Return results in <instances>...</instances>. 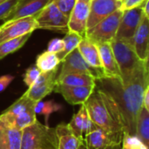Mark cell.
I'll return each instance as SVG.
<instances>
[{"label": "cell", "instance_id": "9", "mask_svg": "<svg viewBox=\"0 0 149 149\" xmlns=\"http://www.w3.org/2000/svg\"><path fill=\"white\" fill-rule=\"evenodd\" d=\"M143 14L142 10L139 7L124 10L114 39L127 42L131 45Z\"/></svg>", "mask_w": 149, "mask_h": 149}, {"label": "cell", "instance_id": "15", "mask_svg": "<svg viewBox=\"0 0 149 149\" xmlns=\"http://www.w3.org/2000/svg\"><path fill=\"white\" fill-rule=\"evenodd\" d=\"M94 87L90 86H67L55 85L53 92L60 93L71 105H83L93 92Z\"/></svg>", "mask_w": 149, "mask_h": 149}, {"label": "cell", "instance_id": "4", "mask_svg": "<svg viewBox=\"0 0 149 149\" xmlns=\"http://www.w3.org/2000/svg\"><path fill=\"white\" fill-rule=\"evenodd\" d=\"M58 139L55 128L38 120L22 130L21 149H57Z\"/></svg>", "mask_w": 149, "mask_h": 149}, {"label": "cell", "instance_id": "11", "mask_svg": "<svg viewBox=\"0 0 149 149\" xmlns=\"http://www.w3.org/2000/svg\"><path fill=\"white\" fill-rule=\"evenodd\" d=\"M120 0H91L86 31L93 28L100 21L120 9Z\"/></svg>", "mask_w": 149, "mask_h": 149}, {"label": "cell", "instance_id": "35", "mask_svg": "<svg viewBox=\"0 0 149 149\" xmlns=\"http://www.w3.org/2000/svg\"><path fill=\"white\" fill-rule=\"evenodd\" d=\"M64 49V42L63 39L60 38H53L52 39L47 46V52L58 54L62 52Z\"/></svg>", "mask_w": 149, "mask_h": 149}, {"label": "cell", "instance_id": "1", "mask_svg": "<svg viewBox=\"0 0 149 149\" xmlns=\"http://www.w3.org/2000/svg\"><path fill=\"white\" fill-rule=\"evenodd\" d=\"M149 86V71L123 86L119 78L105 77L95 79V86L108 93L116 102L123 119L125 133L135 135L137 115L142 107L144 91Z\"/></svg>", "mask_w": 149, "mask_h": 149}, {"label": "cell", "instance_id": "32", "mask_svg": "<svg viewBox=\"0 0 149 149\" xmlns=\"http://www.w3.org/2000/svg\"><path fill=\"white\" fill-rule=\"evenodd\" d=\"M77 0H50L53 3L65 16L69 17Z\"/></svg>", "mask_w": 149, "mask_h": 149}, {"label": "cell", "instance_id": "40", "mask_svg": "<svg viewBox=\"0 0 149 149\" xmlns=\"http://www.w3.org/2000/svg\"><path fill=\"white\" fill-rule=\"evenodd\" d=\"M107 149H121V143L120 144H114L110 147H108Z\"/></svg>", "mask_w": 149, "mask_h": 149}, {"label": "cell", "instance_id": "41", "mask_svg": "<svg viewBox=\"0 0 149 149\" xmlns=\"http://www.w3.org/2000/svg\"><path fill=\"white\" fill-rule=\"evenodd\" d=\"M78 149H89V148H88V147L86 145V143H85V141H84V140H83V142L80 144V146L79 147V148Z\"/></svg>", "mask_w": 149, "mask_h": 149}, {"label": "cell", "instance_id": "28", "mask_svg": "<svg viewBox=\"0 0 149 149\" xmlns=\"http://www.w3.org/2000/svg\"><path fill=\"white\" fill-rule=\"evenodd\" d=\"M62 109V106L54 102L53 100L50 101H38L36 103L34 107V112L35 114H39V115H44L45 120V125L48 126V119L49 116L57 111H59Z\"/></svg>", "mask_w": 149, "mask_h": 149}, {"label": "cell", "instance_id": "8", "mask_svg": "<svg viewBox=\"0 0 149 149\" xmlns=\"http://www.w3.org/2000/svg\"><path fill=\"white\" fill-rule=\"evenodd\" d=\"M38 29L35 17H26L10 20L0 25V44L28 33H32Z\"/></svg>", "mask_w": 149, "mask_h": 149}, {"label": "cell", "instance_id": "43", "mask_svg": "<svg viewBox=\"0 0 149 149\" xmlns=\"http://www.w3.org/2000/svg\"><path fill=\"white\" fill-rule=\"evenodd\" d=\"M120 2H121V1H122V0H120Z\"/></svg>", "mask_w": 149, "mask_h": 149}, {"label": "cell", "instance_id": "34", "mask_svg": "<svg viewBox=\"0 0 149 149\" xmlns=\"http://www.w3.org/2000/svg\"><path fill=\"white\" fill-rule=\"evenodd\" d=\"M18 0H7L0 5V20H3L16 7Z\"/></svg>", "mask_w": 149, "mask_h": 149}, {"label": "cell", "instance_id": "20", "mask_svg": "<svg viewBox=\"0 0 149 149\" xmlns=\"http://www.w3.org/2000/svg\"><path fill=\"white\" fill-rule=\"evenodd\" d=\"M78 50L88 65L95 69L103 71L99 50L95 44L88 40L86 38H83L78 46Z\"/></svg>", "mask_w": 149, "mask_h": 149}, {"label": "cell", "instance_id": "17", "mask_svg": "<svg viewBox=\"0 0 149 149\" xmlns=\"http://www.w3.org/2000/svg\"><path fill=\"white\" fill-rule=\"evenodd\" d=\"M99 54L102 65L103 72L106 77L119 78L120 79V73L117 65L110 43H101L97 45Z\"/></svg>", "mask_w": 149, "mask_h": 149}, {"label": "cell", "instance_id": "38", "mask_svg": "<svg viewBox=\"0 0 149 149\" xmlns=\"http://www.w3.org/2000/svg\"><path fill=\"white\" fill-rule=\"evenodd\" d=\"M142 106L149 111V86L146 87L144 91L143 95V100H142Z\"/></svg>", "mask_w": 149, "mask_h": 149}, {"label": "cell", "instance_id": "36", "mask_svg": "<svg viewBox=\"0 0 149 149\" xmlns=\"http://www.w3.org/2000/svg\"><path fill=\"white\" fill-rule=\"evenodd\" d=\"M145 0H122L120 10L121 11L139 7Z\"/></svg>", "mask_w": 149, "mask_h": 149}, {"label": "cell", "instance_id": "2", "mask_svg": "<svg viewBox=\"0 0 149 149\" xmlns=\"http://www.w3.org/2000/svg\"><path fill=\"white\" fill-rule=\"evenodd\" d=\"M92 121L104 131L123 136L125 127L119 107L106 91L94 86L93 92L84 103Z\"/></svg>", "mask_w": 149, "mask_h": 149}, {"label": "cell", "instance_id": "42", "mask_svg": "<svg viewBox=\"0 0 149 149\" xmlns=\"http://www.w3.org/2000/svg\"><path fill=\"white\" fill-rule=\"evenodd\" d=\"M5 1H7V0H0V5H1L2 3H3Z\"/></svg>", "mask_w": 149, "mask_h": 149}, {"label": "cell", "instance_id": "25", "mask_svg": "<svg viewBox=\"0 0 149 149\" xmlns=\"http://www.w3.org/2000/svg\"><path fill=\"white\" fill-rule=\"evenodd\" d=\"M31 36V33H28L24 36L1 43L0 44V59L19 50L27 42V40L30 38Z\"/></svg>", "mask_w": 149, "mask_h": 149}, {"label": "cell", "instance_id": "5", "mask_svg": "<svg viewBox=\"0 0 149 149\" xmlns=\"http://www.w3.org/2000/svg\"><path fill=\"white\" fill-rule=\"evenodd\" d=\"M123 11L120 9L97 24L93 28L87 31L85 38L95 44L110 43L114 39Z\"/></svg>", "mask_w": 149, "mask_h": 149}, {"label": "cell", "instance_id": "10", "mask_svg": "<svg viewBox=\"0 0 149 149\" xmlns=\"http://www.w3.org/2000/svg\"><path fill=\"white\" fill-rule=\"evenodd\" d=\"M58 68L47 72H41L34 84L28 88L24 94L34 102L42 100L45 96L53 92L56 85Z\"/></svg>", "mask_w": 149, "mask_h": 149}, {"label": "cell", "instance_id": "39", "mask_svg": "<svg viewBox=\"0 0 149 149\" xmlns=\"http://www.w3.org/2000/svg\"><path fill=\"white\" fill-rule=\"evenodd\" d=\"M0 149H5L4 147V133H3V125L0 121Z\"/></svg>", "mask_w": 149, "mask_h": 149}, {"label": "cell", "instance_id": "12", "mask_svg": "<svg viewBox=\"0 0 149 149\" xmlns=\"http://www.w3.org/2000/svg\"><path fill=\"white\" fill-rule=\"evenodd\" d=\"M90 1L77 0L76 3L69 16L68 31H73L82 38L86 33V23L89 16Z\"/></svg>", "mask_w": 149, "mask_h": 149}, {"label": "cell", "instance_id": "31", "mask_svg": "<svg viewBox=\"0 0 149 149\" xmlns=\"http://www.w3.org/2000/svg\"><path fill=\"white\" fill-rule=\"evenodd\" d=\"M40 74H41V71L35 65L30 66L24 73V84L28 87L31 86L34 84V82L38 79Z\"/></svg>", "mask_w": 149, "mask_h": 149}, {"label": "cell", "instance_id": "27", "mask_svg": "<svg viewBox=\"0 0 149 149\" xmlns=\"http://www.w3.org/2000/svg\"><path fill=\"white\" fill-rule=\"evenodd\" d=\"M35 107V106H34ZM34 107H29L19 115H17L12 121L11 127H14L19 130H23L25 127L34 124L37 120L36 114L34 112Z\"/></svg>", "mask_w": 149, "mask_h": 149}, {"label": "cell", "instance_id": "3", "mask_svg": "<svg viewBox=\"0 0 149 149\" xmlns=\"http://www.w3.org/2000/svg\"><path fill=\"white\" fill-rule=\"evenodd\" d=\"M117 65L120 73V82L127 86L142 73L149 71L148 61L141 60L134 48L128 43L121 40L110 42Z\"/></svg>", "mask_w": 149, "mask_h": 149}, {"label": "cell", "instance_id": "33", "mask_svg": "<svg viewBox=\"0 0 149 149\" xmlns=\"http://www.w3.org/2000/svg\"><path fill=\"white\" fill-rule=\"evenodd\" d=\"M97 128H99L91 120L86 109L85 110L84 113V116H83V130H82V134H83V138L86 135H88L89 134H91L92 132H93L94 130H96Z\"/></svg>", "mask_w": 149, "mask_h": 149}, {"label": "cell", "instance_id": "37", "mask_svg": "<svg viewBox=\"0 0 149 149\" xmlns=\"http://www.w3.org/2000/svg\"><path fill=\"white\" fill-rule=\"evenodd\" d=\"M13 79L14 77L11 75H3L0 77V93L4 91Z\"/></svg>", "mask_w": 149, "mask_h": 149}, {"label": "cell", "instance_id": "14", "mask_svg": "<svg viewBox=\"0 0 149 149\" xmlns=\"http://www.w3.org/2000/svg\"><path fill=\"white\" fill-rule=\"evenodd\" d=\"M50 0H18L13 10L3 20V23L26 17H35Z\"/></svg>", "mask_w": 149, "mask_h": 149}, {"label": "cell", "instance_id": "22", "mask_svg": "<svg viewBox=\"0 0 149 149\" xmlns=\"http://www.w3.org/2000/svg\"><path fill=\"white\" fill-rule=\"evenodd\" d=\"M135 136L146 146H149V111L143 106L141 108L135 125Z\"/></svg>", "mask_w": 149, "mask_h": 149}, {"label": "cell", "instance_id": "13", "mask_svg": "<svg viewBox=\"0 0 149 149\" xmlns=\"http://www.w3.org/2000/svg\"><path fill=\"white\" fill-rule=\"evenodd\" d=\"M149 17L143 14L131 45L136 55L142 61H148L149 55Z\"/></svg>", "mask_w": 149, "mask_h": 149}, {"label": "cell", "instance_id": "26", "mask_svg": "<svg viewBox=\"0 0 149 149\" xmlns=\"http://www.w3.org/2000/svg\"><path fill=\"white\" fill-rule=\"evenodd\" d=\"M82 39H83V38L80 35H79L73 31H67L65 33V36L63 38L64 49L62 52L56 54L57 57L58 58V59L60 60V62L65 58V56L67 54H69L71 52H72L76 48H78V46Z\"/></svg>", "mask_w": 149, "mask_h": 149}, {"label": "cell", "instance_id": "23", "mask_svg": "<svg viewBox=\"0 0 149 149\" xmlns=\"http://www.w3.org/2000/svg\"><path fill=\"white\" fill-rule=\"evenodd\" d=\"M60 63V60L55 53L46 51L37 57L35 65L41 71V72H47L58 69Z\"/></svg>", "mask_w": 149, "mask_h": 149}, {"label": "cell", "instance_id": "24", "mask_svg": "<svg viewBox=\"0 0 149 149\" xmlns=\"http://www.w3.org/2000/svg\"><path fill=\"white\" fill-rule=\"evenodd\" d=\"M3 133L5 149H21L22 130L11 126L3 125Z\"/></svg>", "mask_w": 149, "mask_h": 149}, {"label": "cell", "instance_id": "21", "mask_svg": "<svg viewBox=\"0 0 149 149\" xmlns=\"http://www.w3.org/2000/svg\"><path fill=\"white\" fill-rule=\"evenodd\" d=\"M95 78L88 74L70 73L56 79V84L67 86H95Z\"/></svg>", "mask_w": 149, "mask_h": 149}, {"label": "cell", "instance_id": "29", "mask_svg": "<svg viewBox=\"0 0 149 149\" xmlns=\"http://www.w3.org/2000/svg\"><path fill=\"white\" fill-rule=\"evenodd\" d=\"M85 110H86V107L83 104L81 105V107L79 108L78 113L73 115L70 123L68 124L69 127L72 129L73 134L79 138H83L82 130H83V116H84Z\"/></svg>", "mask_w": 149, "mask_h": 149}, {"label": "cell", "instance_id": "44", "mask_svg": "<svg viewBox=\"0 0 149 149\" xmlns=\"http://www.w3.org/2000/svg\"><path fill=\"white\" fill-rule=\"evenodd\" d=\"M87 1H91V0H87Z\"/></svg>", "mask_w": 149, "mask_h": 149}, {"label": "cell", "instance_id": "16", "mask_svg": "<svg viewBox=\"0 0 149 149\" xmlns=\"http://www.w3.org/2000/svg\"><path fill=\"white\" fill-rule=\"evenodd\" d=\"M122 137L109 134L101 128H97L85 136L84 141L89 149H107L112 145L121 143Z\"/></svg>", "mask_w": 149, "mask_h": 149}, {"label": "cell", "instance_id": "19", "mask_svg": "<svg viewBox=\"0 0 149 149\" xmlns=\"http://www.w3.org/2000/svg\"><path fill=\"white\" fill-rule=\"evenodd\" d=\"M35 105L36 102L30 100L24 93L17 100H16L10 107H8L0 114V121L5 126H10L13 120L17 115H19L29 107H34Z\"/></svg>", "mask_w": 149, "mask_h": 149}, {"label": "cell", "instance_id": "6", "mask_svg": "<svg viewBox=\"0 0 149 149\" xmlns=\"http://www.w3.org/2000/svg\"><path fill=\"white\" fill-rule=\"evenodd\" d=\"M35 19L38 29L58 31L65 33L69 31V17L52 2H49L45 8L35 16Z\"/></svg>", "mask_w": 149, "mask_h": 149}, {"label": "cell", "instance_id": "7", "mask_svg": "<svg viewBox=\"0 0 149 149\" xmlns=\"http://www.w3.org/2000/svg\"><path fill=\"white\" fill-rule=\"evenodd\" d=\"M61 62H62V66L59 72H58L57 78L70 73L88 74L93 76L96 79L106 77L102 70L95 69L86 62V60L79 53L78 48H76L69 54H67Z\"/></svg>", "mask_w": 149, "mask_h": 149}, {"label": "cell", "instance_id": "18", "mask_svg": "<svg viewBox=\"0 0 149 149\" xmlns=\"http://www.w3.org/2000/svg\"><path fill=\"white\" fill-rule=\"evenodd\" d=\"M58 139L57 149H78L83 142V138L77 137L68 124L60 123L55 127Z\"/></svg>", "mask_w": 149, "mask_h": 149}, {"label": "cell", "instance_id": "30", "mask_svg": "<svg viewBox=\"0 0 149 149\" xmlns=\"http://www.w3.org/2000/svg\"><path fill=\"white\" fill-rule=\"evenodd\" d=\"M121 149H148L135 135H130L127 133L123 134Z\"/></svg>", "mask_w": 149, "mask_h": 149}]
</instances>
